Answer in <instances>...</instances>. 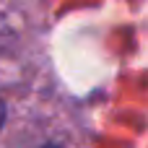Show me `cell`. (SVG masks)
Segmentation results:
<instances>
[{"label":"cell","instance_id":"7a4b0ae2","mask_svg":"<svg viewBox=\"0 0 148 148\" xmlns=\"http://www.w3.org/2000/svg\"><path fill=\"white\" fill-rule=\"evenodd\" d=\"M44 148H55V146H44Z\"/></svg>","mask_w":148,"mask_h":148},{"label":"cell","instance_id":"6da1fadb","mask_svg":"<svg viewBox=\"0 0 148 148\" xmlns=\"http://www.w3.org/2000/svg\"><path fill=\"white\" fill-rule=\"evenodd\" d=\"M3 120H5V107H3V101H0V127H3Z\"/></svg>","mask_w":148,"mask_h":148}]
</instances>
